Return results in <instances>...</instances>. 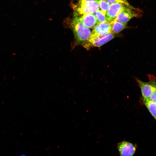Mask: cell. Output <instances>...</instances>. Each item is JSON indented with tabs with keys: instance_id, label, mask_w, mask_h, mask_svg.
<instances>
[{
	"instance_id": "cell-7",
	"label": "cell",
	"mask_w": 156,
	"mask_h": 156,
	"mask_svg": "<svg viewBox=\"0 0 156 156\" xmlns=\"http://www.w3.org/2000/svg\"><path fill=\"white\" fill-rule=\"evenodd\" d=\"M116 36L115 34L111 33L99 37L90 36L89 42L91 45L94 47H99L111 40Z\"/></svg>"
},
{
	"instance_id": "cell-12",
	"label": "cell",
	"mask_w": 156,
	"mask_h": 156,
	"mask_svg": "<svg viewBox=\"0 0 156 156\" xmlns=\"http://www.w3.org/2000/svg\"><path fill=\"white\" fill-rule=\"evenodd\" d=\"M93 14L98 23H103L106 21V14H105L101 10H98Z\"/></svg>"
},
{
	"instance_id": "cell-13",
	"label": "cell",
	"mask_w": 156,
	"mask_h": 156,
	"mask_svg": "<svg viewBox=\"0 0 156 156\" xmlns=\"http://www.w3.org/2000/svg\"><path fill=\"white\" fill-rule=\"evenodd\" d=\"M97 2L99 4V8L101 9V10L106 14L109 7L110 4L105 0H98Z\"/></svg>"
},
{
	"instance_id": "cell-3",
	"label": "cell",
	"mask_w": 156,
	"mask_h": 156,
	"mask_svg": "<svg viewBox=\"0 0 156 156\" xmlns=\"http://www.w3.org/2000/svg\"><path fill=\"white\" fill-rule=\"evenodd\" d=\"M99 7L97 1H93L83 3H79L75 8L76 14L83 15L94 14L99 10Z\"/></svg>"
},
{
	"instance_id": "cell-1",
	"label": "cell",
	"mask_w": 156,
	"mask_h": 156,
	"mask_svg": "<svg viewBox=\"0 0 156 156\" xmlns=\"http://www.w3.org/2000/svg\"><path fill=\"white\" fill-rule=\"evenodd\" d=\"M70 25L76 42L86 48H89L91 45L89 40L92 33L89 29L84 25L76 15Z\"/></svg>"
},
{
	"instance_id": "cell-5",
	"label": "cell",
	"mask_w": 156,
	"mask_h": 156,
	"mask_svg": "<svg viewBox=\"0 0 156 156\" xmlns=\"http://www.w3.org/2000/svg\"><path fill=\"white\" fill-rule=\"evenodd\" d=\"M117 147L120 156H133L136 149V145L126 141L118 143Z\"/></svg>"
},
{
	"instance_id": "cell-17",
	"label": "cell",
	"mask_w": 156,
	"mask_h": 156,
	"mask_svg": "<svg viewBox=\"0 0 156 156\" xmlns=\"http://www.w3.org/2000/svg\"><path fill=\"white\" fill-rule=\"evenodd\" d=\"M121 0L127 3H129L127 1V0Z\"/></svg>"
},
{
	"instance_id": "cell-4",
	"label": "cell",
	"mask_w": 156,
	"mask_h": 156,
	"mask_svg": "<svg viewBox=\"0 0 156 156\" xmlns=\"http://www.w3.org/2000/svg\"><path fill=\"white\" fill-rule=\"evenodd\" d=\"M129 6L121 3H116L110 4L106 13V20L109 21L114 19L122 12L128 8Z\"/></svg>"
},
{
	"instance_id": "cell-2",
	"label": "cell",
	"mask_w": 156,
	"mask_h": 156,
	"mask_svg": "<svg viewBox=\"0 0 156 156\" xmlns=\"http://www.w3.org/2000/svg\"><path fill=\"white\" fill-rule=\"evenodd\" d=\"M142 13V11L139 9L131 7L122 12L115 19L120 22L127 23L132 18L140 16Z\"/></svg>"
},
{
	"instance_id": "cell-15",
	"label": "cell",
	"mask_w": 156,
	"mask_h": 156,
	"mask_svg": "<svg viewBox=\"0 0 156 156\" xmlns=\"http://www.w3.org/2000/svg\"><path fill=\"white\" fill-rule=\"evenodd\" d=\"M110 5L116 3H119L124 4L127 6H131L129 3H127L121 0H105Z\"/></svg>"
},
{
	"instance_id": "cell-16",
	"label": "cell",
	"mask_w": 156,
	"mask_h": 156,
	"mask_svg": "<svg viewBox=\"0 0 156 156\" xmlns=\"http://www.w3.org/2000/svg\"><path fill=\"white\" fill-rule=\"evenodd\" d=\"M98 0H79V3H83L88 2L96 1H97Z\"/></svg>"
},
{
	"instance_id": "cell-9",
	"label": "cell",
	"mask_w": 156,
	"mask_h": 156,
	"mask_svg": "<svg viewBox=\"0 0 156 156\" xmlns=\"http://www.w3.org/2000/svg\"><path fill=\"white\" fill-rule=\"evenodd\" d=\"M78 18L83 24L89 28H94L99 23L93 14H84Z\"/></svg>"
},
{
	"instance_id": "cell-6",
	"label": "cell",
	"mask_w": 156,
	"mask_h": 156,
	"mask_svg": "<svg viewBox=\"0 0 156 156\" xmlns=\"http://www.w3.org/2000/svg\"><path fill=\"white\" fill-rule=\"evenodd\" d=\"M112 33L111 26L109 21L99 23L92 32L91 37H97L105 36Z\"/></svg>"
},
{
	"instance_id": "cell-10",
	"label": "cell",
	"mask_w": 156,
	"mask_h": 156,
	"mask_svg": "<svg viewBox=\"0 0 156 156\" xmlns=\"http://www.w3.org/2000/svg\"><path fill=\"white\" fill-rule=\"evenodd\" d=\"M109 21L111 25L112 33L117 34L126 27L127 23L120 22L115 19Z\"/></svg>"
},
{
	"instance_id": "cell-8",
	"label": "cell",
	"mask_w": 156,
	"mask_h": 156,
	"mask_svg": "<svg viewBox=\"0 0 156 156\" xmlns=\"http://www.w3.org/2000/svg\"><path fill=\"white\" fill-rule=\"evenodd\" d=\"M136 80L140 88L142 99H149L153 89L151 83L143 81L138 79Z\"/></svg>"
},
{
	"instance_id": "cell-11",
	"label": "cell",
	"mask_w": 156,
	"mask_h": 156,
	"mask_svg": "<svg viewBox=\"0 0 156 156\" xmlns=\"http://www.w3.org/2000/svg\"><path fill=\"white\" fill-rule=\"evenodd\" d=\"M144 104L156 120V103L149 99H143Z\"/></svg>"
},
{
	"instance_id": "cell-14",
	"label": "cell",
	"mask_w": 156,
	"mask_h": 156,
	"mask_svg": "<svg viewBox=\"0 0 156 156\" xmlns=\"http://www.w3.org/2000/svg\"><path fill=\"white\" fill-rule=\"evenodd\" d=\"M150 82L153 87V90L150 96L149 99L152 101L156 103V81L150 77Z\"/></svg>"
}]
</instances>
